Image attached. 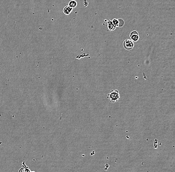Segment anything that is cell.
Here are the masks:
<instances>
[{"label":"cell","instance_id":"7","mask_svg":"<svg viewBox=\"0 0 175 172\" xmlns=\"http://www.w3.org/2000/svg\"><path fill=\"white\" fill-rule=\"evenodd\" d=\"M18 172H30V170L27 167H23L19 169Z\"/></svg>","mask_w":175,"mask_h":172},{"label":"cell","instance_id":"3","mask_svg":"<svg viewBox=\"0 0 175 172\" xmlns=\"http://www.w3.org/2000/svg\"><path fill=\"white\" fill-rule=\"evenodd\" d=\"M130 37L131 40L133 42H136L139 40V36L138 32L136 31H133L131 32L130 34Z\"/></svg>","mask_w":175,"mask_h":172},{"label":"cell","instance_id":"5","mask_svg":"<svg viewBox=\"0 0 175 172\" xmlns=\"http://www.w3.org/2000/svg\"><path fill=\"white\" fill-rule=\"evenodd\" d=\"M107 28L110 31H112L113 30H114L115 29V27L114 25V24H113L112 21H111L110 20H108L107 21Z\"/></svg>","mask_w":175,"mask_h":172},{"label":"cell","instance_id":"8","mask_svg":"<svg viewBox=\"0 0 175 172\" xmlns=\"http://www.w3.org/2000/svg\"><path fill=\"white\" fill-rule=\"evenodd\" d=\"M112 22L114 25L115 26V27H119V19H116V18H113L112 20Z\"/></svg>","mask_w":175,"mask_h":172},{"label":"cell","instance_id":"6","mask_svg":"<svg viewBox=\"0 0 175 172\" xmlns=\"http://www.w3.org/2000/svg\"><path fill=\"white\" fill-rule=\"evenodd\" d=\"M68 5L72 7L73 9L75 8L77 5V2L76 0H71L69 1L68 2Z\"/></svg>","mask_w":175,"mask_h":172},{"label":"cell","instance_id":"4","mask_svg":"<svg viewBox=\"0 0 175 172\" xmlns=\"http://www.w3.org/2000/svg\"><path fill=\"white\" fill-rule=\"evenodd\" d=\"M72 10H73V8L68 5L64 7L63 9V12L65 14L69 15L71 13Z\"/></svg>","mask_w":175,"mask_h":172},{"label":"cell","instance_id":"2","mask_svg":"<svg viewBox=\"0 0 175 172\" xmlns=\"http://www.w3.org/2000/svg\"><path fill=\"white\" fill-rule=\"evenodd\" d=\"M123 46L125 49L128 50H130L133 48L134 43L133 42L129 39H126L123 42Z\"/></svg>","mask_w":175,"mask_h":172},{"label":"cell","instance_id":"1","mask_svg":"<svg viewBox=\"0 0 175 172\" xmlns=\"http://www.w3.org/2000/svg\"><path fill=\"white\" fill-rule=\"evenodd\" d=\"M108 98L113 102L117 101L119 99V94L117 90L113 91L109 94Z\"/></svg>","mask_w":175,"mask_h":172},{"label":"cell","instance_id":"9","mask_svg":"<svg viewBox=\"0 0 175 172\" xmlns=\"http://www.w3.org/2000/svg\"><path fill=\"white\" fill-rule=\"evenodd\" d=\"M34 172V171H32V172Z\"/></svg>","mask_w":175,"mask_h":172}]
</instances>
